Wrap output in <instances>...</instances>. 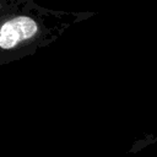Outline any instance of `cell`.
<instances>
[{
  "label": "cell",
  "mask_w": 157,
  "mask_h": 157,
  "mask_svg": "<svg viewBox=\"0 0 157 157\" xmlns=\"http://www.w3.org/2000/svg\"><path fill=\"white\" fill-rule=\"evenodd\" d=\"M90 15L45 9L33 0H0V50L33 45L54 29Z\"/></svg>",
  "instance_id": "1"
}]
</instances>
